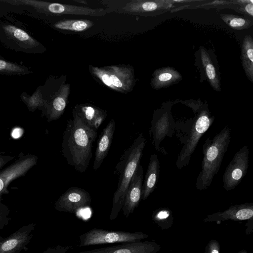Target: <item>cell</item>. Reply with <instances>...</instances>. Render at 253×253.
I'll use <instances>...</instances> for the list:
<instances>
[{"label":"cell","instance_id":"cell-33","mask_svg":"<svg viewBox=\"0 0 253 253\" xmlns=\"http://www.w3.org/2000/svg\"><path fill=\"white\" fill-rule=\"evenodd\" d=\"M14 159L11 156L0 154V171L4 166Z\"/></svg>","mask_w":253,"mask_h":253},{"label":"cell","instance_id":"cell-18","mask_svg":"<svg viewBox=\"0 0 253 253\" xmlns=\"http://www.w3.org/2000/svg\"><path fill=\"white\" fill-rule=\"evenodd\" d=\"M75 114L88 127L95 131L98 129L106 118V112L94 106L82 104L73 109Z\"/></svg>","mask_w":253,"mask_h":253},{"label":"cell","instance_id":"cell-2","mask_svg":"<svg viewBox=\"0 0 253 253\" xmlns=\"http://www.w3.org/2000/svg\"><path fill=\"white\" fill-rule=\"evenodd\" d=\"M146 143L143 133H140L131 145L124 152L116 167L115 173L119 176L117 188L113 198V205L109 216L116 218L122 210L129 184L136 171Z\"/></svg>","mask_w":253,"mask_h":253},{"label":"cell","instance_id":"cell-3","mask_svg":"<svg viewBox=\"0 0 253 253\" xmlns=\"http://www.w3.org/2000/svg\"><path fill=\"white\" fill-rule=\"evenodd\" d=\"M230 129L226 126L211 139L207 138L203 146L201 170L196 183L200 190L207 189L217 173L230 142Z\"/></svg>","mask_w":253,"mask_h":253},{"label":"cell","instance_id":"cell-1","mask_svg":"<svg viewBox=\"0 0 253 253\" xmlns=\"http://www.w3.org/2000/svg\"><path fill=\"white\" fill-rule=\"evenodd\" d=\"M96 136V131L73 114V119L68 121L64 132L61 152L68 164L80 172H84L88 168Z\"/></svg>","mask_w":253,"mask_h":253},{"label":"cell","instance_id":"cell-14","mask_svg":"<svg viewBox=\"0 0 253 253\" xmlns=\"http://www.w3.org/2000/svg\"><path fill=\"white\" fill-rule=\"evenodd\" d=\"M35 223L23 225L0 242V253H21L33 238Z\"/></svg>","mask_w":253,"mask_h":253},{"label":"cell","instance_id":"cell-11","mask_svg":"<svg viewBox=\"0 0 253 253\" xmlns=\"http://www.w3.org/2000/svg\"><path fill=\"white\" fill-rule=\"evenodd\" d=\"M249 162V149L244 146L235 154L223 175V186L226 191L233 190L241 182L246 174Z\"/></svg>","mask_w":253,"mask_h":253},{"label":"cell","instance_id":"cell-10","mask_svg":"<svg viewBox=\"0 0 253 253\" xmlns=\"http://www.w3.org/2000/svg\"><path fill=\"white\" fill-rule=\"evenodd\" d=\"M38 157L35 155H24L21 153L19 157L13 163L0 171V200L2 196L8 194V187L15 179L23 177L35 166Z\"/></svg>","mask_w":253,"mask_h":253},{"label":"cell","instance_id":"cell-35","mask_svg":"<svg viewBox=\"0 0 253 253\" xmlns=\"http://www.w3.org/2000/svg\"><path fill=\"white\" fill-rule=\"evenodd\" d=\"M238 253H247V252H246V251H245L244 250H242V251H240Z\"/></svg>","mask_w":253,"mask_h":253},{"label":"cell","instance_id":"cell-30","mask_svg":"<svg viewBox=\"0 0 253 253\" xmlns=\"http://www.w3.org/2000/svg\"><path fill=\"white\" fill-rule=\"evenodd\" d=\"M10 220L9 210L8 207L1 202L0 200V230L6 226Z\"/></svg>","mask_w":253,"mask_h":253},{"label":"cell","instance_id":"cell-24","mask_svg":"<svg viewBox=\"0 0 253 253\" xmlns=\"http://www.w3.org/2000/svg\"><path fill=\"white\" fill-rule=\"evenodd\" d=\"M3 29L5 33L24 47L32 48L39 45V43L26 32L15 26L5 25Z\"/></svg>","mask_w":253,"mask_h":253},{"label":"cell","instance_id":"cell-25","mask_svg":"<svg viewBox=\"0 0 253 253\" xmlns=\"http://www.w3.org/2000/svg\"><path fill=\"white\" fill-rule=\"evenodd\" d=\"M94 23L87 20H65L53 24L54 28L73 32H83L91 28Z\"/></svg>","mask_w":253,"mask_h":253},{"label":"cell","instance_id":"cell-17","mask_svg":"<svg viewBox=\"0 0 253 253\" xmlns=\"http://www.w3.org/2000/svg\"><path fill=\"white\" fill-rule=\"evenodd\" d=\"M70 92L69 84L60 86L52 99L46 102L42 111V116H45L48 122L58 119L63 114Z\"/></svg>","mask_w":253,"mask_h":253},{"label":"cell","instance_id":"cell-8","mask_svg":"<svg viewBox=\"0 0 253 253\" xmlns=\"http://www.w3.org/2000/svg\"><path fill=\"white\" fill-rule=\"evenodd\" d=\"M148 235L141 232L108 231L94 228L80 236V247L115 243H131L148 238Z\"/></svg>","mask_w":253,"mask_h":253},{"label":"cell","instance_id":"cell-9","mask_svg":"<svg viewBox=\"0 0 253 253\" xmlns=\"http://www.w3.org/2000/svg\"><path fill=\"white\" fill-rule=\"evenodd\" d=\"M174 104L170 101L164 102L160 108L154 111L150 135H152L154 147L158 151L160 142L166 136L171 137L174 132L175 123L171 113Z\"/></svg>","mask_w":253,"mask_h":253},{"label":"cell","instance_id":"cell-34","mask_svg":"<svg viewBox=\"0 0 253 253\" xmlns=\"http://www.w3.org/2000/svg\"><path fill=\"white\" fill-rule=\"evenodd\" d=\"M169 213L167 210H162L158 212L156 216L158 219H163L168 217Z\"/></svg>","mask_w":253,"mask_h":253},{"label":"cell","instance_id":"cell-31","mask_svg":"<svg viewBox=\"0 0 253 253\" xmlns=\"http://www.w3.org/2000/svg\"><path fill=\"white\" fill-rule=\"evenodd\" d=\"M70 248L69 246L57 245L53 247L47 248L42 253H66Z\"/></svg>","mask_w":253,"mask_h":253},{"label":"cell","instance_id":"cell-20","mask_svg":"<svg viewBox=\"0 0 253 253\" xmlns=\"http://www.w3.org/2000/svg\"><path fill=\"white\" fill-rule=\"evenodd\" d=\"M115 129V122L111 119L100 135L95 153L93 169H98L107 156L112 143Z\"/></svg>","mask_w":253,"mask_h":253},{"label":"cell","instance_id":"cell-4","mask_svg":"<svg viewBox=\"0 0 253 253\" xmlns=\"http://www.w3.org/2000/svg\"><path fill=\"white\" fill-rule=\"evenodd\" d=\"M176 102L190 107L195 114L188 137L178 155L176 161L177 168L181 169L189 164L191 155L200 138L213 123L214 117L211 116L208 104L206 102H203L199 99L197 100H177L174 102Z\"/></svg>","mask_w":253,"mask_h":253},{"label":"cell","instance_id":"cell-13","mask_svg":"<svg viewBox=\"0 0 253 253\" xmlns=\"http://www.w3.org/2000/svg\"><path fill=\"white\" fill-rule=\"evenodd\" d=\"M90 204L91 197L88 192L79 187H71L59 197L54 207L59 211L75 213Z\"/></svg>","mask_w":253,"mask_h":253},{"label":"cell","instance_id":"cell-16","mask_svg":"<svg viewBox=\"0 0 253 253\" xmlns=\"http://www.w3.org/2000/svg\"><path fill=\"white\" fill-rule=\"evenodd\" d=\"M160 246L154 242L124 243L111 247L95 249L79 253H156Z\"/></svg>","mask_w":253,"mask_h":253},{"label":"cell","instance_id":"cell-22","mask_svg":"<svg viewBox=\"0 0 253 253\" xmlns=\"http://www.w3.org/2000/svg\"><path fill=\"white\" fill-rule=\"evenodd\" d=\"M160 164L158 156H151L142 186L141 199L145 200L154 190L159 178Z\"/></svg>","mask_w":253,"mask_h":253},{"label":"cell","instance_id":"cell-21","mask_svg":"<svg viewBox=\"0 0 253 253\" xmlns=\"http://www.w3.org/2000/svg\"><path fill=\"white\" fill-rule=\"evenodd\" d=\"M182 80L181 74L172 67H164L154 71L150 84L155 89L168 87Z\"/></svg>","mask_w":253,"mask_h":253},{"label":"cell","instance_id":"cell-5","mask_svg":"<svg viewBox=\"0 0 253 253\" xmlns=\"http://www.w3.org/2000/svg\"><path fill=\"white\" fill-rule=\"evenodd\" d=\"M108 12L144 17H155L170 11L176 6L170 0H102Z\"/></svg>","mask_w":253,"mask_h":253},{"label":"cell","instance_id":"cell-19","mask_svg":"<svg viewBox=\"0 0 253 253\" xmlns=\"http://www.w3.org/2000/svg\"><path fill=\"white\" fill-rule=\"evenodd\" d=\"M253 216V204L245 203L232 206L223 212L208 215L204 221H219L226 220L234 221L252 219Z\"/></svg>","mask_w":253,"mask_h":253},{"label":"cell","instance_id":"cell-36","mask_svg":"<svg viewBox=\"0 0 253 253\" xmlns=\"http://www.w3.org/2000/svg\"><path fill=\"white\" fill-rule=\"evenodd\" d=\"M4 238L0 235V242L3 240Z\"/></svg>","mask_w":253,"mask_h":253},{"label":"cell","instance_id":"cell-27","mask_svg":"<svg viewBox=\"0 0 253 253\" xmlns=\"http://www.w3.org/2000/svg\"><path fill=\"white\" fill-rule=\"evenodd\" d=\"M21 98L31 112H33L37 109L42 110L46 102V99L43 98L39 89H37L32 96L22 95Z\"/></svg>","mask_w":253,"mask_h":253},{"label":"cell","instance_id":"cell-23","mask_svg":"<svg viewBox=\"0 0 253 253\" xmlns=\"http://www.w3.org/2000/svg\"><path fill=\"white\" fill-rule=\"evenodd\" d=\"M241 59L247 78L253 83V39L251 35H246L243 39Z\"/></svg>","mask_w":253,"mask_h":253},{"label":"cell","instance_id":"cell-28","mask_svg":"<svg viewBox=\"0 0 253 253\" xmlns=\"http://www.w3.org/2000/svg\"><path fill=\"white\" fill-rule=\"evenodd\" d=\"M231 9L251 19L253 18V1L252 0H232Z\"/></svg>","mask_w":253,"mask_h":253},{"label":"cell","instance_id":"cell-12","mask_svg":"<svg viewBox=\"0 0 253 253\" xmlns=\"http://www.w3.org/2000/svg\"><path fill=\"white\" fill-rule=\"evenodd\" d=\"M195 56L201 79L206 80L214 90L220 92L221 90L220 72L214 53L202 46L197 51Z\"/></svg>","mask_w":253,"mask_h":253},{"label":"cell","instance_id":"cell-32","mask_svg":"<svg viewBox=\"0 0 253 253\" xmlns=\"http://www.w3.org/2000/svg\"><path fill=\"white\" fill-rule=\"evenodd\" d=\"M219 244L215 240H211L208 244L205 253H219Z\"/></svg>","mask_w":253,"mask_h":253},{"label":"cell","instance_id":"cell-26","mask_svg":"<svg viewBox=\"0 0 253 253\" xmlns=\"http://www.w3.org/2000/svg\"><path fill=\"white\" fill-rule=\"evenodd\" d=\"M222 21L231 29L237 30L248 29L253 25V19L247 18L235 14L221 13Z\"/></svg>","mask_w":253,"mask_h":253},{"label":"cell","instance_id":"cell-29","mask_svg":"<svg viewBox=\"0 0 253 253\" xmlns=\"http://www.w3.org/2000/svg\"><path fill=\"white\" fill-rule=\"evenodd\" d=\"M29 71L23 67L0 59V73L10 75H24Z\"/></svg>","mask_w":253,"mask_h":253},{"label":"cell","instance_id":"cell-15","mask_svg":"<svg viewBox=\"0 0 253 253\" xmlns=\"http://www.w3.org/2000/svg\"><path fill=\"white\" fill-rule=\"evenodd\" d=\"M143 179V169L139 165L133 175L125 195L122 210L126 217L133 213L139 205L141 199Z\"/></svg>","mask_w":253,"mask_h":253},{"label":"cell","instance_id":"cell-7","mask_svg":"<svg viewBox=\"0 0 253 253\" xmlns=\"http://www.w3.org/2000/svg\"><path fill=\"white\" fill-rule=\"evenodd\" d=\"M7 2L13 5L24 4L32 6L40 11L46 14L102 17L105 16L108 13L107 9L102 8H91L87 6L39 0H8Z\"/></svg>","mask_w":253,"mask_h":253},{"label":"cell","instance_id":"cell-6","mask_svg":"<svg viewBox=\"0 0 253 253\" xmlns=\"http://www.w3.org/2000/svg\"><path fill=\"white\" fill-rule=\"evenodd\" d=\"M92 74L108 87L123 93L131 90L134 84L133 69L121 66H91Z\"/></svg>","mask_w":253,"mask_h":253}]
</instances>
